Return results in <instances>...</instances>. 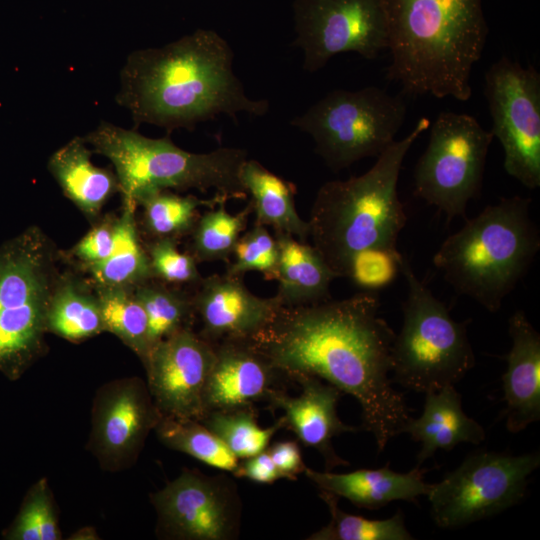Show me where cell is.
<instances>
[{
	"instance_id": "obj_5",
	"label": "cell",
	"mask_w": 540,
	"mask_h": 540,
	"mask_svg": "<svg viewBox=\"0 0 540 540\" xmlns=\"http://www.w3.org/2000/svg\"><path fill=\"white\" fill-rule=\"evenodd\" d=\"M530 206L528 197L501 198L441 243L432 261L455 292L499 311L540 249Z\"/></svg>"
},
{
	"instance_id": "obj_28",
	"label": "cell",
	"mask_w": 540,
	"mask_h": 540,
	"mask_svg": "<svg viewBox=\"0 0 540 540\" xmlns=\"http://www.w3.org/2000/svg\"><path fill=\"white\" fill-rule=\"evenodd\" d=\"M227 200L216 194L210 199H200L162 189L142 194L137 198L136 205L143 209L142 225L150 240L169 238L179 241L190 235L200 216V207L212 208Z\"/></svg>"
},
{
	"instance_id": "obj_22",
	"label": "cell",
	"mask_w": 540,
	"mask_h": 540,
	"mask_svg": "<svg viewBox=\"0 0 540 540\" xmlns=\"http://www.w3.org/2000/svg\"><path fill=\"white\" fill-rule=\"evenodd\" d=\"M402 433L421 443L416 466L438 449L449 451L460 443L480 444L485 439L483 427L463 411L461 395L454 385L425 393L422 414L411 418Z\"/></svg>"
},
{
	"instance_id": "obj_31",
	"label": "cell",
	"mask_w": 540,
	"mask_h": 540,
	"mask_svg": "<svg viewBox=\"0 0 540 540\" xmlns=\"http://www.w3.org/2000/svg\"><path fill=\"white\" fill-rule=\"evenodd\" d=\"M252 204L235 215L226 209V202L209 208L200 215L190 233L189 253L198 263L231 260L232 252L241 234L246 230Z\"/></svg>"
},
{
	"instance_id": "obj_40",
	"label": "cell",
	"mask_w": 540,
	"mask_h": 540,
	"mask_svg": "<svg viewBox=\"0 0 540 540\" xmlns=\"http://www.w3.org/2000/svg\"><path fill=\"white\" fill-rule=\"evenodd\" d=\"M232 474L236 478H245L260 484H271L283 479L267 448L257 455L241 459Z\"/></svg>"
},
{
	"instance_id": "obj_21",
	"label": "cell",
	"mask_w": 540,
	"mask_h": 540,
	"mask_svg": "<svg viewBox=\"0 0 540 540\" xmlns=\"http://www.w3.org/2000/svg\"><path fill=\"white\" fill-rule=\"evenodd\" d=\"M427 470L415 466L407 473L393 471L387 463L379 469H358L349 473L316 471L306 467L304 474L321 491L343 497L359 508L379 509L392 501L417 503L427 496L432 484L424 481Z\"/></svg>"
},
{
	"instance_id": "obj_16",
	"label": "cell",
	"mask_w": 540,
	"mask_h": 540,
	"mask_svg": "<svg viewBox=\"0 0 540 540\" xmlns=\"http://www.w3.org/2000/svg\"><path fill=\"white\" fill-rule=\"evenodd\" d=\"M214 356V345L192 328L172 334L151 349L142 364L148 390L163 416L202 419Z\"/></svg>"
},
{
	"instance_id": "obj_42",
	"label": "cell",
	"mask_w": 540,
	"mask_h": 540,
	"mask_svg": "<svg viewBox=\"0 0 540 540\" xmlns=\"http://www.w3.org/2000/svg\"><path fill=\"white\" fill-rule=\"evenodd\" d=\"M70 539H76V540H95L99 539L95 529L93 527H85L81 528L77 532H75Z\"/></svg>"
},
{
	"instance_id": "obj_34",
	"label": "cell",
	"mask_w": 540,
	"mask_h": 540,
	"mask_svg": "<svg viewBox=\"0 0 540 540\" xmlns=\"http://www.w3.org/2000/svg\"><path fill=\"white\" fill-rule=\"evenodd\" d=\"M320 498L327 505L330 522L311 534L309 540H411L404 516L398 511L390 518L375 520L344 512L338 506V497L320 490Z\"/></svg>"
},
{
	"instance_id": "obj_9",
	"label": "cell",
	"mask_w": 540,
	"mask_h": 540,
	"mask_svg": "<svg viewBox=\"0 0 540 540\" xmlns=\"http://www.w3.org/2000/svg\"><path fill=\"white\" fill-rule=\"evenodd\" d=\"M406 112L399 95L379 87L337 89L295 117L291 125L312 137L315 152L337 173L361 159L382 154L396 141Z\"/></svg>"
},
{
	"instance_id": "obj_25",
	"label": "cell",
	"mask_w": 540,
	"mask_h": 540,
	"mask_svg": "<svg viewBox=\"0 0 540 540\" xmlns=\"http://www.w3.org/2000/svg\"><path fill=\"white\" fill-rule=\"evenodd\" d=\"M242 184L251 197L255 223L270 226L274 232H283L307 242L308 222L303 220L295 206L296 187L266 169L254 159H247L240 173Z\"/></svg>"
},
{
	"instance_id": "obj_29",
	"label": "cell",
	"mask_w": 540,
	"mask_h": 540,
	"mask_svg": "<svg viewBox=\"0 0 540 540\" xmlns=\"http://www.w3.org/2000/svg\"><path fill=\"white\" fill-rule=\"evenodd\" d=\"M149 326L150 351L161 340L192 328L196 318L192 293L151 279L135 287Z\"/></svg>"
},
{
	"instance_id": "obj_3",
	"label": "cell",
	"mask_w": 540,
	"mask_h": 540,
	"mask_svg": "<svg viewBox=\"0 0 540 540\" xmlns=\"http://www.w3.org/2000/svg\"><path fill=\"white\" fill-rule=\"evenodd\" d=\"M386 78L408 95H472L471 74L489 33L482 0H383Z\"/></svg>"
},
{
	"instance_id": "obj_17",
	"label": "cell",
	"mask_w": 540,
	"mask_h": 540,
	"mask_svg": "<svg viewBox=\"0 0 540 540\" xmlns=\"http://www.w3.org/2000/svg\"><path fill=\"white\" fill-rule=\"evenodd\" d=\"M242 276L212 274L192 292L199 335L214 344L222 340L251 339L263 330L282 307L279 298L253 294Z\"/></svg>"
},
{
	"instance_id": "obj_30",
	"label": "cell",
	"mask_w": 540,
	"mask_h": 540,
	"mask_svg": "<svg viewBox=\"0 0 540 540\" xmlns=\"http://www.w3.org/2000/svg\"><path fill=\"white\" fill-rule=\"evenodd\" d=\"M93 286L99 299L105 332L119 338L143 363L150 352L149 326L135 288Z\"/></svg>"
},
{
	"instance_id": "obj_10",
	"label": "cell",
	"mask_w": 540,
	"mask_h": 540,
	"mask_svg": "<svg viewBox=\"0 0 540 540\" xmlns=\"http://www.w3.org/2000/svg\"><path fill=\"white\" fill-rule=\"evenodd\" d=\"M491 131L471 115L441 112L413 176L414 194L445 214L450 222L465 217L468 202L482 188Z\"/></svg>"
},
{
	"instance_id": "obj_39",
	"label": "cell",
	"mask_w": 540,
	"mask_h": 540,
	"mask_svg": "<svg viewBox=\"0 0 540 540\" xmlns=\"http://www.w3.org/2000/svg\"><path fill=\"white\" fill-rule=\"evenodd\" d=\"M402 254L385 251H369L358 256L353 262L349 279L368 291L390 284L399 271Z\"/></svg>"
},
{
	"instance_id": "obj_11",
	"label": "cell",
	"mask_w": 540,
	"mask_h": 540,
	"mask_svg": "<svg viewBox=\"0 0 540 540\" xmlns=\"http://www.w3.org/2000/svg\"><path fill=\"white\" fill-rule=\"evenodd\" d=\"M538 452L523 455L486 450L470 454L432 488L431 516L441 528H457L496 515L525 496L539 467Z\"/></svg>"
},
{
	"instance_id": "obj_26",
	"label": "cell",
	"mask_w": 540,
	"mask_h": 540,
	"mask_svg": "<svg viewBox=\"0 0 540 540\" xmlns=\"http://www.w3.org/2000/svg\"><path fill=\"white\" fill-rule=\"evenodd\" d=\"M47 332L80 343L105 332L93 284L72 272H63L51 297Z\"/></svg>"
},
{
	"instance_id": "obj_41",
	"label": "cell",
	"mask_w": 540,
	"mask_h": 540,
	"mask_svg": "<svg viewBox=\"0 0 540 540\" xmlns=\"http://www.w3.org/2000/svg\"><path fill=\"white\" fill-rule=\"evenodd\" d=\"M267 450L283 479L296 480L304 472L306 465L296 441L276 442Z\"/></svg>"
},
{
	"instance_id": "obj_8",
	"label": "cell",
	"mask_w": 540,
	"mask_h": 540,
	"mask_svg": "<svg viewBox=\"0 0 540 540\" xmlns=\"http://www.w3.org/2000/svg\"><path fill=\"white\" fill-rule=\"evenodd\" d=\"M399 271L407 295L402 303L403 325L392 348V382L420 393L454 385L475 366L467 322L451 317L404 255Z\"/></svg>"
},
{
	"instance_id": "obj_4",
	"label": "cell",
	"mask_w": 540,
	"mask_h": 540,
	"mask_svg": "<svg viewBox=\"0 0 540 540\" xmlns=\"http://www.w3.org/2000/svg\"><path fill=\"white\" fill-rule=\"evenodd\" d=\"M429 126L427 118H420L364 174L327 181L318 189L307 221L309 238L338 278H348L363 253H399L397 241L407 223L397 190L400 171L411 146Z\"/></svg>"
},
{
	"instance_id": "obj_12",
	"label": "cell",
	"mask_w": 540,
	"mask_h": 540,
	"mask_svg": "<svg viewBox=\"0 0 540 540\" xmlns=\"http://www.w3.org/2000/svg\"><path fill=\"white\" fill-rule=\"evenodd\" d=\"M484 95L506 173L526 188H539L540 73L502 56L485 73Z\"/></svg>"
},
{
	"instance_id": "obj_20",
	"label": "cell",
	"mask_w": 540,
	"mask_h": 540,
	"mask_svg": "<svg viewBox=\"0 0 540 540\" xmlns=\"http://www.w3.org/2000/svg\"><path fill=\"white\" fill-rule=\"evenodd\" d=\"M512 345L505 356L503 374L506 428L511 433L525 430L540 419V334L523 310L508 320Z\"/></svg>"
},
{
	"instance_id": "obj_36",
	"label": "cell",
	"mask_w": 540,
	"mask_h": 540,
	"mask_svg": "<svg viewBox=\"0 0 540 540\" xmlns=\"http://www.w3.org/2000/svg\"><path fill=\"white\" fill-rule=\"evenodd\" d=\"M226 264V273L244 276L247 272L261 273L266 280H276L279 250L276 239L266 226L254 225L242 233Z\"/></svg>"
},
{
	"instance_id": "obj_15",
	"label": "cell",
	"mask_w": 540,
	"mask_h": 540,
	"mask_svg": "<svg viewBox=\"0 0 540 540\" xmlns=\"http://www.w3.org/2000/svg\"><path fill=\"white\" fill-rule=\"evenodd\" d=\"M161 417L141 378L123 377L107 382L93 399L87 448L103 470H126L137 461Z\"/></svg>"
},
{
	"instance_id": "obj_23",
	"label": "cell",
	"mask_w": 540,
	"mask_h": 540,
	"mask_svg": "<svg viewBox=\"0 0 540 540\" xmlns=\"http://www.w3.org/2000/svg\"><path fill=\"white\" fill-rule=\"evenodd\" d=\"M82 137H74L49 158L48 170L64 195L90 221L100 219L108 200L119 192V182L110 169L95 166Z\"/></svg>"
},
{
	"instance_id": "obj_32",
	"label": "cell",
	"mask_w": 540,
	"mask_h": 540,
	"mask_svg": "<svg viewBox=\"0 0 540 540\" xmlns=\"http://www.w3.org/2000/svg\"><path fill=\"white\" fill-rule=\"evenodd\" d=\"M154 432L166 447L185 453L213 468L233 473L238 465L239 459L196 419L162 415Z\"/></svg>"
},
{
	"instance_id": "obj_38",
	"label": "cell",
	"mask_w": 540,
	"mask_h": 540,
	"mask_svg": "<svg viewBox=\"0 0 540 540\" xmlns=\"http://www.w3.org/2000/svg\"><path fill=\"white\" fill-rule=\"evenodd\" d=\"M116 217L108 215L93 227L64 254L82 271L104 261L111 253L115 241Z\"/></svg>"
},
{
	"instance_id": "obj_35",
	"label": "cell",
	"mask_w": 540,
	"mask_h": 540,
	"mask_svg": "<svg viewBox=\"0 0 540 540\" xmlns=\"http://www.w3.org/2000/svg\"><path fill=\"white\" fill-rule=\"evenodd\" d=\"M5 540H60L52 491L46 478L35 482L27 491L19 511L3 531Z\"/></svg>"
},
{
	"instance_id": "obj_6",
	"label": "cell",
	"mask_w": 540,
	"mask_h": 540,
	"mask_svg": "<svg viewBox=\"0 0 540 540\" xmlns=\"http://www.w3.org/2000/svg\"><path fill=\"white\" fill-rule=\"evenodd\" d=\"M94 152L113 164L122 196V206L136 208L142 194L162 189H196L229 199H246L240 173L247 152L219 148L192 153L176 146L169 137L149 138L102 121L83 137Z\"/></svg>"
},
{
	"instance_id": "obj_37",
	"label": "cell",
	"mask_w": 540,
	"mask_h": 540,
	"mask_svg": "<svg viewBox=\"0 0 540 540\" xmlns=\"http://www.w3.org/2000/svg\"><path fill=\"white\" fill-rule=\"evenodd\" d=\"M177 240L153 239L144 244L153 279L173 285L195 287L203 278L197 261L189 252L178 250Z\"/></svg>"
},
{
	"instance_id": "obj_14",
	"label": "cell",
	"mask_w": 540,
	"mask_h": 540,
	"mask_svg": "<svg viewBox=\"0 0 540 540\" xmlns=\"http://www.w3.org/2000/svg\"><path fill=\"white\" fill-rule=\"evenodd\" d=\"M297 39L303 69L313 73L339 54L355 52L373 60L388 47L383 0H301Z\"/></svg>"
},
{
	"instance_id": "obj_13",
	"label": "cell",
	"mask_w": 540,
	"mask_h": 540,
	"mask_svg": "<svg viewBox=\"0 0 540 540\" xmlns=\"http://www.w3.org/2000/svg\"><path fill=\"white\" fill-rule=\"evenodd\" d=\"M156 533L173 540H233L239 537L242 503L237 485L225 474L209 476L183 469L150 495Z\"/></svg>"
},
{
	"instance_id": "obj_33",
	"label": "cell",
	"mask_w": 540,
	"mask_h": 540,
	"mask_svg": "<svg viewBox=\"0 0 540 540\" xmlns=\"http://www.w3.org/2000/svg\"><path fill=\"white\" fill-rule=\"evenodd\" d=\"M255 406H246L207 412L199 420L239 460L264 451L274 434L284 428L280 417L271 427L262 428L257 422Z\"/></svg>"
},
{
	"instance_id": "obj_7",
	"label": "cell",
	"mask_w": 540,
	"mask_h": 540,
	"mask_svg": "<svg viewBox=\"0 0 540 540\" xmlns=\"http://www.w3.org/2000/svg\"><path fill=\"white\" fill-rule=\"evenodd\" d=\"M62 257L37 225L0 245V372L10 381L47 352V313Z\"/></svg>"
},
{
	"instance_id": "obj_19",
	"label": "cell",
	"mask_w": 540,
	"mask_h": 540,
	"mask_svg": "<svg viewBox=\"0 0 540 540\" xmlns=\"http://www.w3.org/2000/svg\"><path fill=\"white\" fill-rule=\"evenodd\" d=\"M291 381L301 386L298 396L276 390L267 401L270 408L283 411L284 428L291 430L305 446L316 449L324 458L327 471L336 466H348L334 450L332 439L356 427L343 423L337 414L341 391L311 375H295Z\"/></svg>"
},
{
	"instance_id": "obj_1",
	"label": "cell",
	"mask_w": 540,
	"mask_h": 540,
	"mask_svg": "<svg viewBox=\"0 0 540 540\" xmlns=\"http://www.w3.org/2000/svg\"><path fill=\"white\" fill-rule=\"evenodd\" d=\"M380 307L378 295L368 290L341 300L282 306L249 339L290 381L311 375L353 396L362 429L373 434L378 453L412 418L389 377L396 333Z\"/></svg>"
},
{
	"instance_id": "obj_2",
	"label": "cell",
	"mask_w": 540,
	"mask_h": 540,
	"mask_svg": "<svg viewBox=\"0 0 540 540\" xmlns=\"http://www.w3.org/2000/svg\"><path fill=\"white\" fill-rule=\"evenodd\" d=\"M233 59L229 43L210 30L133 51L121 70L116 102L136 125L152 124L168 132L192 130L220 114L263 116L269 102L246 95Z\"/></svg>"
},
{
	"instance_id": "obj_27",
	"label": "cell",
	"mask_w": 540,
	"mask_h": 540,
	"mask_svg": "<svg viewBox=\"0 0 540 540\" xmlns=\"http://www.w3.org/2000/svg\"><path fill=\"white\" fill-rule=\"evenodd\" d=\"M135 214L136 208L122 206L116 217L115 241L110 255L82 270L89 275L93 285L135 288L153 279Z\"/></svg>"
},
{
	"instance_id": "obj_18",
	"label": "cell",
	"mask_w": 540,
	"mask_h": 540,
	"mask_svg": "<svg viewBox=\"0 0 540 540\" xmlns=\"http://www.w3.org/2000/svg\"><path fill=\"white\" fill-rule=\"evenodd\" d=\"M213 345L215 356L204 391V415L267 402L276 390L283 389V380L290 381L249 339H228Z\"/></svg>"
},
{
	"instance_id": "obj_24",
	"label": "cell",
	"mask_w": 540,
	"mask_h": 540,
	"mask_svg": "<svg viewBox=\"0 0 540 540\" xmlns=\"http://www.w3.org/2000/svg\"><path fill=\"white\" fill-rule=\"evenodd\" d=\"M279 258L278 290L282 306H302L331 299L330 284L338 278L313 245L294 236L274 232Z\"/></svg>"
}]
</instances>
